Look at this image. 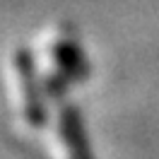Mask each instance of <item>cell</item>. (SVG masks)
I'll return each instance as SVG.
<instances>
[{
    "label": "cell",
    "instance_id": "obj_1",
    "mask_svg": "<svg viewBox=\"0 0 159 159\" xmlns=\"http://www.w3.org/2000/svg\"><path fill=\"white\" fill-rule=\"evenodd\" d=\"M15 63V72L22 82V101H24V118L31 128H41L46 123V106H43V97H41L39 77H36V65L31 60V53L27 48L15 51L12 56Z\"/></svg>",
    "mask_w": 159,
    "mask_h": 159
},
{
    "label": "cell",
    "instance_id": "obj_2",
    "mask_svg": "<svg viewBox=\"0 0 159 159\" xmlns=\"http://www.w3.org/2000/svg\"><path fill=\"white\" fill-rule=\"evenodd\" d=\"M60 138L68 152V159H94L82 113L72 104H65L60 111Z\"/></svg>",
    "mask_w": 159,
    "mask_h": 159
},
{
    "label": "cell",
    "instance_id": "obj_3",
    "mask_svg": "<svg viewBox=\"0 0 159 159\" xmlns=\"http://www.w3.org/2000/svg\"><path fill=\"white\" fill-rule=\"evenodd\" d=\"M53 58L58 63V72L65 82H80L89 72L84 53L80 51L75 39H60L58 43H53Z\"/></svg>",
    "mask_w": 159,
    "mask_h": 159
}]
</instances>
